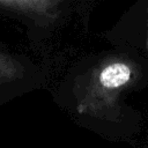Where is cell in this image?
<instances>
[{
    "mask_svg": "<svg viewBox=\"0 0 148 148\" xmlns=\"http://www.w3.org/2000/svg\"><path fill=\"white\" fill-rule=\"evenodd\" d=\"M139 76V67L120 56L76 65L56 89L54 101L75 120L118 121L120 96Z\"/></svg>",
    "mask_w": 148,
    "mask_h": 148,
    "instance_id": "obj_1",
    "label": "cell"
},
{
    "mask_svg": "<svg viewBox=\"0 0 148 148\" xmlns=\"http://www.w3.org/2000/svg\"><path fill=\"white\" fill-rule=\"evenodd\" d=\"M73 13V0H0V17L24 25L35 44H42L64 28Z\"/></svg>",
    "mask_w": 148,
    "mask_h": 148,
    "instance_id": "obj_2",
    "label": "cell"
},
{
    "mask_svg": "<svg viewBox=\"0 0 148 148\" xmlns=\"http://www.w3.org/2000/svg\"><path fill=\"white\" fill-rule=\"evenodd\" d=\"M45 83L46 74L37 62L0 45V106L40 89Z\"/></svg>",
    "mask_w": 148,
    "mask_h": 148,
    "instance_id": "obj_3",
    "label": "cell"
}]
</instances>
